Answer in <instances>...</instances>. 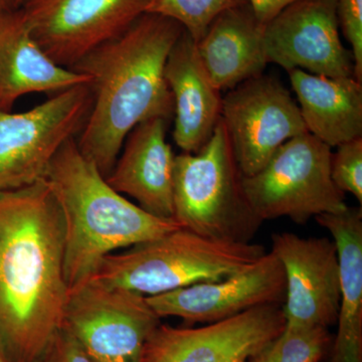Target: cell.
I'll use <instances>...</instances> for the list:
<instances>
[{"label": "cell", "instance_id": "5", "mask_svg": "<svg viewBox=\"0 0 362 362\" xmlns=\"http://www.w3.org/2000/svg\"><path fill=\"white\" fill-rule=\"evenodd\" d=\"M221 119L195 153L175 157L173 220L207 239L252 243L263 221L250 206Z\"/></svg>", "mask_w": 362, "mask_h": 362}, {"label": "cell", "instance_id": "28", "mask_svg": "<svg viewBox=\"0 0 362 362\" xmlns=\"http://www.w3.org/2000/svg\"><path fill=\"white\" fill-rule=\"evenodd\" d=\"M28 0H16V8H21V7H23V6H25V4H26V2H28Z\"/></svg>", "mask_w": 362, "mask_h": 362}, {"label": "cell", "instance_id": "9", "mask_svg": "<svg viewBox=\"0 0 362 362\" xmlns=\"http://www.w3.org/2000/svg\"><path fill=\"white\" fill-rule=\"evenodd\" d=\"M221 119L243 176L258 173L279 147L307 133L297 102L270 76L250 78L228 90Z\"/></svg>", "mask_w": 362, "mask_h": 362}, {"label": "cell", "instance_id": "12", "mask_svg": "<svg viewBox=\"0 0 362 362\" xmlns=\"http://www.w3.org/2000/svg\"><path fill=\"white\" fill-rule=\"evenodd\" d=\"M339 30L337 0H299L265 25L268 63L287 71L354 77V56L343 45Z\"/></svg>", "mask_w": 362, "mask_h": 362}, {"label": "cell", "instance_id": "21", "mask_svg": "<svg viewBox=\"0 0 362 362\" xmlns=\"http://www.w3.org/2000/svg\"><path fill=\"white\" fill-rule=\"evenodd\" d=\"M332 342L329 328L286 325L249 362H320L329 354Z\"/></svg>", "mask_w": 362, "mask_h": 362}, {"label": "cell", "instance_id": "1", "mask_svg": "<svg viewBox=\"0 0 362 362\" xmlns=\"http://www.w3.org/2000/svg\"><path fill=\"white\" fill-rule=\"evenodd\" d=\"M64 221L45 180L0 192V356L37 362L63 326Z\"/></svg>", "mask_w": 362, "mask_h": 362}, {"label": "cell", "instance_id": "19", "mask_svg": "<svg viewBox=\"0 0 362 362\" xmlns=\"http://www.w3.org/2000/svg\"><path fill=\"white\" fill-rule=\"evenodd\" d=\"M314 218L332 235L339 261L340 304L331 362H362L361 206Z\"/></svg>", "mask_w": 362, "mask_h": 362}, {"label": "cell", "instance_id": "25", "mask_svg": "<svg viewBox=\"0 0 362 362\" xmlns=\"http://www.w3.org/2000/svg\"><path fill=\"white\" fill-rule=\"evenodd\" d=\"M37 362H92L75 338L64 328L57 333Z\"/></svg>", "mask_w": 362, "mask_h": 362}, {"label": "cell", "instance_id": "10", "mask_svg": "<svg viewBox=\"0 0 362 362\" xmlns=\"http://www.w3.org/2000/svg\"><path fill=\"white\" fill-rule=\"evenodd\" d=\"M149 0H28L21 7L40 47L71 69L97 47L125 32Z\"/></svg>", "mask_w": 362, "mask_h": 362}, {"label": "cell", "instance_id": "14", "mask_svg": "<svg viewBox=\"0 0 362 362\" xmlns=\"http://www.w3.org/2000/svg\"><path fill=\"white\" fill-rule=\"evenodd\" d=\"M284 269L273 252L254 265L223 280L180 288L146 297L160 317H178L190 323H213L264 305L284 304Z\"/></svg>", "mask_w": 362, "mask_h": 362}, {"label": "cell", "instance_id": "18", "mask_svg": "<svg viewBox=\"0 0 362 362\" xmlns=\"http://www.w3.org/2000/svg\"><path fill=\"white\" fill-rule=\"evenodd\" d=\"M265 25L244 4L220 14L195 44L209 78L218 90H232L263 75L268 65Z\"/></svg>", "mask_w": 362, "mask_h": 362}, {"label": "cell", "instance_id": "29", "mask_svg": "<svg viewBox=\"0 0 362 362\" xmlns=\"http://www.w3.org/2000/svg\"><path fill=\"white\" fill-rule=\"evenodd\" d=\"M0 362H6L1 356H0Z\"/></svg>", "mask_w": 362, "mask_h": 362}, {"label": "cell", "instance_id": "8", "mask_svg": "<svg viewBox=\"0 0 362 362\" xmlns=\"http://www.w3.org/2000/svg\"><path fill=\"white\" fill-rule=\"evenodd\" d=\"M160 321L144 295L89 279L69 291L62 328L92 362H142Z\"/></svg>", "mask_w": 362, "mask_h": 362}, {"label": "cell", "instance_id": "7", "mask_svg": "<svg viewBox=\"0 0 362 362\" xmlns=\"http://www.w3.org/2000/svg\"><path fill=\"white\" fill-rule=\"evenodd\" d=\"M92 103L90 84L81 85L30 110L0 112V192L44 180L59 148L82 130Z\"/></svg>", "mask_w": 362, "mask_h": 362}, {"label": "cell", "instance_id": "16", "mask_svg": "<svg viewBox=\"0 0 362 362\" xmlns=\"http://www.w3.org/2000/svg\"><path fill=\"white\" fill-rule=\"evenodd\" d=\"M89 84V76L59 66L40 47L21 8L0 14V112L25 95Z\"/></svg>", "mask_w": 362, "mask_h": 362}, {"label": "cell", "instance_id": "3", "mask_svg": "<svg viewBox=\"0 0 362 362\" xmlns=\"http://www.w3.org/2000/svg\"><path fill=\"white\" fill-rule=\"evenodd\" d=\"M44 180L63 216L69 291L92 278L108 255L180 228L175 220L147 213L113 189L81 153L75 137L59 148Z\"/></svg>", "mask_w": 362, "mask_h": 362}, {"label": "cell", "instance_id": "24", "mask_svg": "<svg viewBox=\"0 0 362 362\" xmlns=\"http://www.w3.org/2000/svg\"><path fill=\"white\" fill-rule=\"evenodd\" d=\"M339 28L351 47L354 77L362 82V0H337Z\"/></svg>", "mask_w": 362, "mask_h": 362}, {"label": "cell", "instance_id": "27", "mask_svg": "<svg viewBox=\"0 0 362 362\" xmlns=\"http://www.w3.org/2000/svg\"><path fill=\"white\" fill-rule=\"evenodd\" d=\"M16 8V0H0V14Z\"/></svg>", "mask_w": 362, "mask_h": 362}, {"label": "cell", "instance_id": "2", "mask_svg": "<svg viewBox=\"0 0 362 362\" xmlns=\"http://www.w3.org/2000/svg\"><path fill=\"white\" fill-rule=\"evenodd\" d=\"M183 32L175 21L144 13L71 69L89 76L93 95L89 115L76 142L104 177L110 175L126 137L138 124L173 118V98L164 71Z\"/></svg>", "mask_w": 362, "mask_h": 362}, {"label": "cell", "instance_id": "22", "mask_svg": "<svg viewBox=\"0 0 362 362\" xmlns=\"http://www.w3.org/2000/svg\"><path fill=\"white\" fill-rule=\"evenodd\" d=\"M247 4V0H149L145 13L180 23L197 44L220 14Z\"/></svg>", "mask_w": 362, "mask_h": 362}, {"label": "cell", "instance_id": "20", "mask_svg": "<svg viewBox=\"0 0 362 362\" xmlns=\"http://www.w3.org/2000/svg\"><path fill=\"white\" fill-rule=\"evenodd\" d=\"M307 132L331 147L362 137V82L288 71Z\"/></svg>", "mask_w": 362, "mask_h": 362}, {"label": "cell", "instance_id": "23", "mask_svg": "<svg viewBox=\"0 0 362 362\" xmlns=\"http://www.w3.org/2000/svg\"><path fill=\"white\" fill-rule=\"evenodd\" d=\"M331 156L330 173L338 189L362 204V137L342 143Z\"/></svg>", "mask_w": 362, "mask_h": 362}, {"label": "cell", "instance_id": "6", "mask_svg": "<svg viewBox=\"0 0 362 362\" xmlns=\"http://www.w3.org/2000/svg\"><path fill=\"white\" fill-rule=\"evenodd\" d=\"M308 132L288 140L250 176H243L245 194L262 221L288 218L304 225L324 214L344 211L345 194L331 178L332 150Z\"/></svg>", "mask_w": 362, "mask_h": 362}, {"label": "cell", "instance_id": "26", "mask_svg": "<svg viewBox=\"0 0 362 362\" xmlns=\"http://www.w3.org/2000/svg\"><path fill=\"white\" fill-rule=\"evenodd\" d=\"M247 1L259 23L266 25L283 9L299 0H247Z\"/></svg>", "mask_w": 362, "mask_h": 362}, {"label": "cell", "instance_id": "4", "mask_svg": "<svg viewBox=\"0 0 362 362\" xmlns=\"http://www.w3.org/2000/svg\"><path fill=\"white\" fill-rule=\"evenodd\" d=\"M265 255V247L259 244L221 242L180 228L108 255L90 279L156 296L230 277Z\"/></svg>", "mask_w": 362, "mask_h": 362}, {"label": "cell", "instance_id": "13", "mask_svg": "<svg viewBox=\"0 0 362 362\" xmlns=\"http://www.w3.org/2000/svg\"><path fill=\"white\" fill-rule=\"evenodd\" d=\"M272 252L284 269L286 325L329 328L337 322L340 271L337 245L329 238L272 235Z\"/></svg>", "mask_w": 362, "mask_h": 362}, {"label": "cell", "instance_id": "15", "mask_svg": "<svg viewBox=\"0 0 362 362\" xmlns=\"http://www.w3.org/2000/svg\"><path fill=\"white\" fill-rule=\"evenodd\" d=\"M168 121L149 119L138 124L126 137L106 180L121 194L162 218L173 220L175 154L166 141Z\"/></svg>", "mask_w": 362, "mask_h": 362}, {"label": "cell", "instance_id": "11", "mask_svg": "<svg viewBox=\"0 0 362 362\" xmlns=\"http://www.w3.org/2000/svg\"><path fill=\"white\" fill-rule=\"evenodd\" d=\"M282 305H264L199 328L160 323L143 349L142 362H249L282 332Z\"/></svg>", "mask_w": 362, "mask_h": 362}, {"label": "cell", "instance_id": "17", "mask_svg": "<svg viewBox=\"0 0 362 362\" xmlns=\"http://www.w3.org/2000/svg\"><path fill=\"white\" fill-rule=\"evenodd\" d=\"M164 76L175 107L173 139L182 152L195 153L209 141L221 120L223 96L185 30L169 54Z\"/></svg>", "mask_w": 362, "mask_h": 362}]
</instances>
